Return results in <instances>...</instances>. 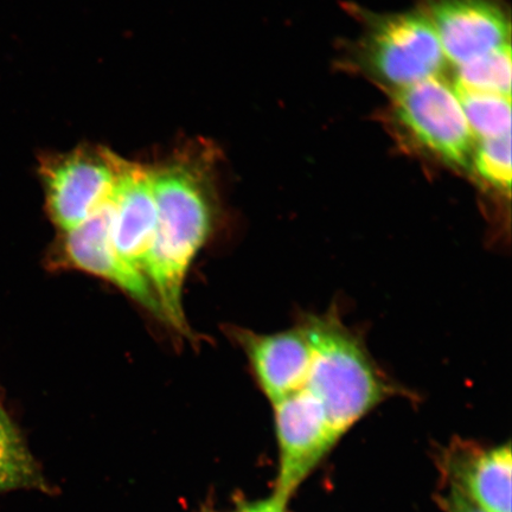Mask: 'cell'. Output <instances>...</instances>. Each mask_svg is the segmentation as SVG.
Listing matches in <instances>:
<instances>
[{"label":"cell","mask_w":512,"mask_h":512,"mask_svg":"<svg viewBox=\"0 0 512 512\" xmlns=\"http://www.w3.org/2000/svg\"><path fill=\"white\" fill-rule=\"evenodd\" d=\"M156 222L150 168L128 163L112 200L111 236L121 258L143 273Z\"/></svg>","instance_id":"9"},{"label":"cell","mask_w":512,"mask_h":512,"mask_svg":"<svg viewBox=\"0 0 512 512\" xmlns=\"http://www.w3.org/2000/svg\"><path fill=\"white\" fill-rule=\"evenodd\" d=\"M157 222L144 274L165 323L189 336L183 309L185 279L213 232L217 214L214 153L195 143L150 168Z\"/></svg>","instance_id":"2"},{"label":"cell","mask_w":512,"mask_h":512,"mask_svg":"<svg viewBox=\"0 0 512 512\" xmlns=\"http://www.w3.org/2000/svg\"><path fill=\"white\" fill-rule=\"evenodd\" d=\"M473 137L495 139L511 133V98L454 88Z\"/></svg>","instance_id":"11"},{"label":"cell","mask_w":512,"mask_h":512,"mask_svg":"<svg viewBox=\"0 0 512 512\" xmlns=\"http://www.w3.org/2000/svg\"><path fill=\"white\" fill-rule=\"evenodd\" d=\"M428 17L456 67L510 43L509 19L494 0H435Z\"/></svg>","instance_id":"7"},{"label":"cell","mask_w":512,"mask_h":512,"mask_svg":"<svg viewBox=\"0 0 512 512\" xmlns=\"http://www.w3.org/2000/svg\"><path fill=\"white\" fill-rule=\"evenodd\" d=\"M394 115L422 149L454 168H470L475 137L456 91L438 76L398 89Z\"/></svg>","instance_id":"4"},{"label":"cell","mask_w":512,"mask_h":512,"mask_svg":"<svg viewBox=\"0 0 512 512\" xmlns=\"http://www.w3.org/2000/svg\"><path fill=\"white\" fill-rule=\"evenodd\" d=\"M111 220L112 201L79 227L59 233L50 248L48 265L55 270L79 271L104 280L165 323L149 280L115 249Z\"/></svg>","instance_id":"6"},{"label":"cell","mask_w":512,"mask_h":512,"mask_svg":"<svg viewBox=\"0 0 512 512\" xmlns=\"http://www.w3.org/2000/svg\"><path fill=\"white\" fill-rule=\"evenodd\" d=\"M472 164L485 183L510 197L511 133L504 137L482 140L473 152Z\"/></svg>","instance_id":"13"},{"label":"cell","mask_w":512,"mask_h":512,"mask_svg":"<svg viewBox=\"0 0 512 512\" xmlns=\"http://www.w3.org/2000/svg\"><path fill=\"white\" fill-rule=\"evenodd\" d=\"M256 384L273 412L324 422L341 439L358 421L398 394L341 313H304L272 334L236 329Z\"/></svg>","instance_id":"1"},{"label":"cell","mask_w":512,"mask_h":512,"mask_svg":"<svg viewBox=\"0 0 512 512\" xmlns=\"http://www.w3.org/2000/svg\"><path fill=\"white\" fill-rule=\"evenodd\" d=\"M446 488L444 494L438 498L439 504L446 512H488L457 485L446 482Z\"/></svg>","instance_id":"14"},{"label":"cell","mask_w":512,"mask_h":512,"mask_svg":"<svg viewBox=\"0 0 512 512\" xmlns=\"http://www.w3.org/2000/svg\"><path fill=\"white\" fill-rule=\"evenodd\" d=\"M128 163L93 145L41 159L46 209L59 233L79 227L113 200Z\"/></svg>","instance_id":"3"},{"label":"cell","mask_w":512,"mask_h":512,"mask_svg":"<svg viewBox=\"0 0 512 512\" xmlns=\"http://www.w3.org/2000/svg\"><path fill=\"white\" fill-rule=\"evenodd\" d=\"M363 59L398 89L437 78L447 61L431 18L418 11L379 19L364 40Z\"/></svg>","instance_id":"5"},{"label":"cell","mask_w":512,"mask_h":512,"mask_svg":"<svg viewBox=\"0 0 512 512\" xmlns=\"http://www.w3.org/2000/svg\"><path fill=\"white\" fill-rule=\"evenodd\" d=\"M34 458L0 401V494L18 489H44Z\"/></svg>","instance_id":"10"},{"label":"cell","mask_w":512,"mask_h":512,"mask_svg":"<svg viewBox=\"0 0 512 512\" xmlns=\"http://www.w3.org/2000/svg\"><path fill=\"white\" fill-rule=\"evenodd\" d=\"M510 444L483 448L454 443L443 460L446 482L457 485L488 512H511Z\"/></svg>","instance_id":"8"},{"label":"cell","mask_w":512,"mask_h":512,"mask_svg":"<svg viewBox=\"0 0 512 512\" xmlns=\"http://www.w3.org/2000/svg\"><path fill=\"white\" fill-rule=\"evenodd\" d=\"M240 512H286V504L278 501L274 496L266 501L247 504Z\"/></svg>","instance_id":"15"},{"label":"cell","mask_w":512,"mask_h":512,"mask_svg":"<svg viewBox=\"0 0 512 512\" xmlns=\"http://www.w3.org/2000/svg\"><path fill=\"white\" fill-rule=\"evenodd\" d=\"M511 46H505L457 67L456 87L511 98Z\"/></svg>","instance_id":"12"}]
</instances>
